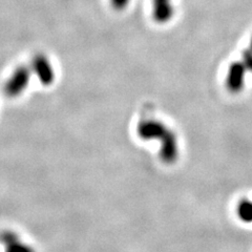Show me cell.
I'll return each mask as SVG.
<instances>
[{
    "instance_id": "6da1fadb",
    "label": "cell",
    "mask_w": 252,
    "mask_h": 252,
    "mask_svg": "<svg viewBox=\"0 0 252 252\" xmlns=\"http://www.w3.org/2000/svg\"><path fill=\"white\" fill-rule=\"evenodd\" d=\"M32 76L31 66L19 65L16 67L4 83V94L10 98H17L23 94L30 84Z\"/></svg>"
},
{
    "instance_id": "7a4b0ae2",
    "label": "cell",
    "mask_w": 252,
    "mask_h": 252,
    "mask_svg": "<svg viewBox=\"0 0 252 252\" xmlns=\"http://www.w3.org/2000/svg\"><path fill=\"white\" fill-rule=\"evenodd\" d=\"M31 69L42 85L50 86L53 84L55 80V70L50 59L44 54L38 53L35 55L32 60Z\"/></svg>"
},
{
    "instance_id": "3957f363",
    "label": "cell",
    "mask_w": 252,
    "mask_h": 252,
    "mask_svg": "<svg viewBox=\"0 0 252 252\" xmlns=\"http://www.w3.org/2000/svg\"><path fill=\"white\" fill-rule=\"evenodd\" d=\"M0 244L4 247V252H35L33 247L22 242L20 236L12 230L0 233Z\"/></svg>"
},
{
    "instance_id": "277c9868",
    "label": "cell",
    "mask_w": 252,
    "mask_h": 252,
    "mask_svg": "<svg viewBox=\"0 0 252 252\" xmlns=\"http://www.w3.org/2000/svg\"><path fill=\"white\" fill-rule=\"evenodd\" d=\"M170 130L165 127V125L158 121H145L139 125V135L145 140L160 139L162 142L169 135Z\"/></svg>"
},
{
    "instance_id": "5b68a950",
    "label": "cell",
    "mask_w": 252,
    "mask_h": 252,
    "mask_svg": "<svg viewBox=\"0 0 252 252\" xmlns=\"http://www.w3.org/2000/svg\"><path fill=\"white\" fill-rule=\"evenodd\" d=\"M247 69L243 62H233L228 69L227 86L231 92H239L245 83V74Z\"/></svg>"
},
{
    "instance_id": "8992f818",
    "label": "cell",
    "mask_w": 252,
    "mask_h": 252,
    "mask_svg": "<svg viewBox=\"0 0 252 252\" xmlns=\"http://www.w3.org/2000/svg\"><path fill=\"white\" fill-rule=\"evenodd\" d=\"M154 19L159 23H166L171 20L175 9L171 4V0H153Z\"/></svg>"
},
{
    "instance_id": "52a82bcc",
    "label": "cell",
    "mask_w": 252,
    "mask_h": 252,
    "mask_svg": "<svg viewBox=\"0 0 252 252\" xmlns=\"http://www.w3.org/2000/svg\"><path fill=\"white\" fill-rule=\"evenodd\" d=\"M239 216L246 223L252 222V202L243 201L239 206Z\"/></svg>"
},
{
    "instance_id": "ba28073f",
    "label": "cell",
    "mask_w": 252,
    "mask_h": 252,
    "mask_svg": "<svg viewBox=\"0 0 252 252\" xmlns=\"http://www.w3.org/2000/svg\"><path fill=\"white\" fill-rule=\"evenodd\" d=\"M242 62H243V64L245 65L247 70L252 72V50L250 49V47L243 52Z\"/></svg>"
},
{
    "instance_id": "9c48e42d",
    "label": "cell",
    "mask_w": 252,
    "mask_h": 252,
    "mask_svg": "<svg viewBox=\"0 0 252 252\" xmlns=\"http://www.w3.org/2000/svg\"><path fill=\"white\" fill-rule=\"evenodd\" d=\"M130 2V0H112V4L117 11H122Z\"/></svg>"
},
{
    "instance_id": "30bf717a",
    "label": "cell",
    "mask_w": 252,
    "mask_h": 252,
    "mask_svg": "<svg viewBox=\"0 0 252 252\" xmlns=\"http://www.w3.org/2000/svg\"><path fill=\"white\" fill-rule=\"evenodd\" d=\"M250 49L252 50V38H251V41H250Z\"/></svg>"
}]
</instances>
